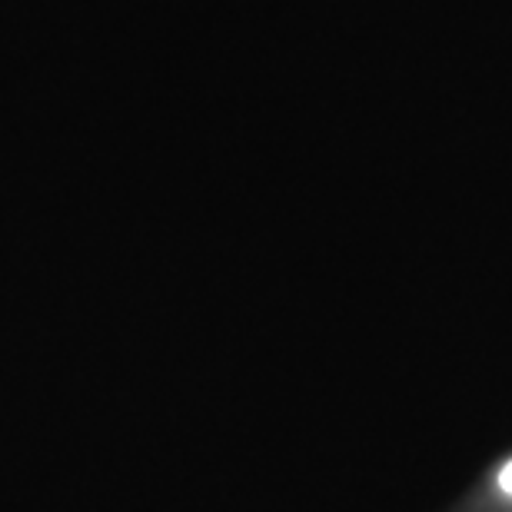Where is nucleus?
Wrapping results in <instances>:
<instances>
[{
    "mask_svg": "<svg viewBox=\"0 0 512 512\" xmlns=\"http://www.w3.org/2000/svg\"><path fill=\"white\" fill-rule=\"evenodd\" d=\"M499 486H503L506 493L512 496V463H506V466H503V473H499Z\"/></svg>",
    "mask_w": 512,
    "mask_h": 512,
    "instance_id": "f257e3e1",
    "label": "nucleus"
}]
</instances>
